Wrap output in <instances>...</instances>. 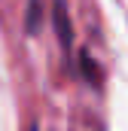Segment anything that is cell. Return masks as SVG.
I'll use <instances>...</instances> for the list:
<instances>
[{
    "mask_svg": "<svg viewBox=\"0 0 128 131\" xmlns=\"http://www.w3.org/2000/svg\"><path fill=\"white\" fill-rule=\"evenodd\" d=\"M52 25H55V34L61 40L64 52L73 49V31H70V15H67V3L64 0H55L52 3Z\"/></svg>",
    "mask_w": 128,
    "mask_h": 131,
    "instance_id": "obj_1",
    "label": "cell"
},
{
    "mask_svg": "<svg viewBox=\"0 0 128 131\" xmlns=\"http://www.w3.org/2000/svg\"><path fill=\"white\" fill-rule=\"evenodd\" d=\"M43 25V3L40 0H28V15H25V31L37 34Z\"/></svg>",
    "mask_w": 128,
    "mask_h": 131,
    "instance_id": "obj_2",
    "label": "cell"
},
{
    "mask_svg": "<svg viewBox=\"0 0 128 131\" xmlns=\"http://www.w3.org/2000/svg\"><path fill=\"white\" fill-rule=\"evenodd\" d=\"M79 67H82V76H86L92 85L101 82V67L92 61V55H89V52H79Z\"/></svg>",
    "mask_w": 128,
    "mask_h": 131,
    "instance_id": "obj_3",
    "label": "cell"
}]
</instances>
